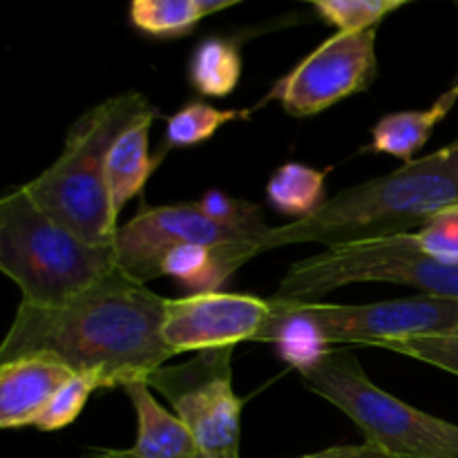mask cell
<instances>
[{
  "label": "cell",
  "mask_w": 458,
  "mask_h": 458,
  "mask_svg": "<svg viewBox=\"0 0 458 458\" xmlns=\"http://www.w3.org/2000/svg\"><path fill=\"white\" fill-rule=\"evenodd\" d=\"M454 206H458V139L394 173L344 188L309 219L271 228L250 246V259L291 244L316 242L329 249L369 237L411 233Z\"/></svg>",
  "instance_id": "2"
},
{
  "label": "cell",
  "mask_w": 458,
  "mask_h": 458,
  "mask_svg": "<svg viewBox=\"0 0 458 458\" xmlns=\"http://www.w3.org/2000/svg\"><path fill=\"white\" fill-rule=\"evenodd\" d=\"M253 244L242 233L213 222L195 201L170 206H141L114 237L116 271L139 284L159 277L161 259L177 246H228ZM250 255V246H249Z\"/></svg>",
  "instance_id": "11"
},
{
  "label": "cell",
  "mask_w": 458,
  "mask_h": 458,
  "mask_svg": "<svg viewBox=\"0 0 458 458\" xmlns=\"http://www.w3.org/2000/svg\"><path fill=\"white\" fill-rule=\"evenodd\" d=\"M159 116L157 107H150L141 116L132 121L119 139L114 141L107 159V188H110V201L114 215L119 217L130 199L141 195L148 179L152 177L161 165L165 150L150 155V128L152 121Z\"/></svg>",
  "instance_id": "14"
},
{
  "label": "cell",
  "mask_w": 458,
  "mask_h": 458,
  "mask_svg": "<svg viewBox=\"0 0 458 458\" xmlns=\"http://www.w3.org/2000/svg\"><path fill=\"white\" fill-rule=\"evenodd\" d=\"M97 389H101V383L94 376L74 374L54 394V398L47 403L43 414L36 419V423L31 428L40 429V432H58V429H65L67 425H72L79 419L81 411L85 410V403L89 401V396Z\"/></svg>",
  "instance_id": "22"
},
{
  "label": "cell",
  "mask_w": 458,
  "mask_h": 458,
  "mask_svg": "<svg viewBox=\"0 0 458 458\" xmlns=\"http://www.w3.org/2000/svg\"><path fill=\"white\" fill-rule=\"evenodd\" d=\"M376 30L335 31L286 72L264 101H280L286 114L313 116L334 103L365 92L378 76Z\"/></svg>",
  "instance_id": "9"
},
{
  "label": "cell",
  "mask_w": 458,
  "mask_h": 458,
  "mask_svg": "<svg viewBox=\"0 0 458 458\" xmlns=\"http://www.w3.org/2000/svg\"><path fill=\"white\" fill-rule=\"evenodd\" d=\"M83 458H125L121 450H112V447H88L83 452Z\"/></svg>",
  "instance_id": "26"
},
{
  "label": "cell",
  "mask_w": 458,
  "mask_h": 458,
  "mask_svg": "<svg viewBox=\"0 0 458 458\" xmlns=\"http://www.w3.org/2000/svg\"><path fill=\"white\" fill-rule=\"evenodd\" d=\"M233 349L201 352L179 367H159L146 378L164 394L191 429L201 458H240L246 401L233 389Z\"/></svg>",
  "instance_id": "8"
},
{
  "label": "cell",
  "mask_w": 458,
  "mask_h": 458,
  "mask_svg": "<svg viewBox=\"0 0 458 458\" xmlns=\"http://www.w3.org/2000/svg\"><path fill=\"white\" fill-rule=\"evenodd\" d=\"M410 4V0H316L313 12L338 31L356 34V31L376 30L389 13Z\"/></svg>",
  "instance_id": "21"
},
{
  "label": "cell",
  "mask_w": 458,
  "mask_h": 458,
  "mask_svg": "<svg viewBox=\"0 0 458 458\" xmlns=\"http://www.w3.org/2000/svg\"><path fill=\"white\" fill-rule=\"evenodd\" d=\"M298 371L309 392L338 407L387 458H458V425L380 389L349 352H322Z\"/></svg>",
  "instance_id": "5"
},
{
  "label": "cell",
  "mask_w": 458,
  "mask_h": 458,
  "mask_svg": "<svg viewBox=\"0 0 458 458\" xmlns=\"http://www.w3.org/2000/svg\"><path fill=\"white\" fill-rule=\"evenodd\" d=\"M165 300L116 271L58 307L21 302L0 362L49 356L74 374L94 376L101 387L146 380L174 358L161 335Z\"/></svg>",
  "instance_id": "1"
},
{
  "label": "cell",
  "mask_w": 458,
  "mask_h": 458,
  "mask_svg": "<svg viewBox=\"0 0 458 458\" xmlns=\"http://www.w3.org/2000/svg\"><path fill=\"white\" fill-rule=\"evenodd\" d=\"M242 45L233 36H206L188 61V83L201 97L226 98L242 79Z\"/></svg>",
  "instance_id": "17"
},
{
  "label": "cell",
  "mask_w": 458,
  "mask_h": 458,
  "mask_svg": "<svg viewBox=\"0 0 458 458\" xmlns=\"http://www.w3.org/2000/svg\"><path fill=\"white\" fill-rule=\"evenodd\" d=\"M276 316L273 298L210 291L165 300L161 335L173 356L235 349L242 343H262Z\"/></svg>",
  "instance_id": "10"
},
{
  "label": "cell",
  "mask_w": 458,
  "mask_h": 458,
  "mask_svg": "<svg viewBox=\"0 0 458 458\" xmlns=\"http://www.w3.org/2000/svg\"><path fill=\"white\" fill-rule=\"evenodd\" d=\"M150 107L141 92H121L85 110L67 130L58 159L25 183L31 199L89 244H114L119 217L110 201L107 159L119 134Z\"/></svg>",
  "instance_id": "3"
},
{
  "label": "cell",
  "mask_w": 458,
  "mask_h": 458,
  "mask_svg": "<svg viewBox=\"0 0 458 458\" xmlns=\"http://www.w3.org/2000/svg\"><path fill=\"white\" fill-rule=\"evenodd\" d=\"M0 268L21 289V302L58 307L116 273L114 244L85 242L21 186L0 199Z\"/></svg>",
  "instance_id": "4"
},
{
  "label": "cell",
  "mask_w": 458,
  "mask_h": 458,
  "mask_svg": "<svg viewBox=\"0 0 458 458\" xmlns=\"http://www.w3.org/2000/svg\"><path fill=\"white\" fill-rule=\"evenodd\" d=\"M331 168L316 170L300 161H286L271 174L267 183V199L277 213L302 222L316 215L329 201L327 177Z\"/></svg>",
  "instance_id": "18"
},
{
  "label": "cell",
  "mask_w": 458,
  "mask_h": 458,
  "mask_svg": "<svg viewBox=\"0 0 458 458\" xmlns=\"http://www.w3.org/2000/svg\"><path fill=\"white\" fill-rule=\"evenodd\" d=\"M298 458H387L380 450H376L369 443H360V445H334L327 447L322 452H313V454H304Z\"/></svg>",
  "instance_id": "25"
},
{
  "label": "cell",
  "mask_w": 458,
  "mask_h": 458,
  "mask_svg": "<svg viewBox=\"0 0 458 458\" xmlns=\"http://www.w3.org/2000/svg\"><path fill=\"white\" fill-rule=\"evenodd\" d=\"M195 204L199 206V210L206 217L222 224V226L231 228V231L242 233V235H246L249 240H253V244L258 240H262V237L271 231V226L264 222L262 206L253 204V201L249 199L226 195V192L219 191V188L206 191Z\"/></svg>",
  "instance_id": "20"
},
{
  "label": "cell",
  "mask_w": 458,
  "mask_h": 458,
  "mask_svg": "<svg viewBox=\"0 0 458 458\" xmlns=\"http://www.w3.org/2000/svg\"><path fill=\"white\" fill-rule=\"evenodd\" d=\"M456 101L458 85L454 83L425 110H403L385 114L371 125V141L369 146L362 148V152L392 155L401 159L403 165L411 164L416 152L423 150L437 125L450 114Z\"/></svg>",
  "instance_id": "15"
},
{
  "label": "cell",
  "mask_w": 458,
  "mask_h": 458,
  "mask_svg": "<svg viewBox=\"0 0 458 458\" xmlns=\"http://www.w3.org/2000/svg\"><path fill=\"white\" fill-rule=\"evenodd\" d=\"M276 300V298H273ZM277 316L262 343H282L307 335L313 343H380L414 335H458V300L414 295L374 304L284 302L276 300Z\"/></svg>",
  "instance_id": "7"
},
{
  "label": "cell",
  "mask_w": 458,
  "mask_h": 458,
  "mask_svg": "<svg viewBox=\"0 0 458 458\" xmlns=\"http://www.w3.org/2000/svg\"><path fill=\"white\" fill-rule=\"evenodd\" d=\"M416 240L438 262L458 264V206L434 215L416 231Z\"/></svg>",
  "instance_id": "24"
},
{
  "label": "cell",
  "mask_w": 458,
  "mask_h": 458,
  "mask_svg": "<svg viewBox=\"0 0 458 458\" xmlns=\"http://www.w3.org/2000/svg\"><path fill=\"white\" fill-rule=\"evenodd\" d=\"M378 347L458 376V335H414V338L380 343Z\"/></svg>",
  "instance_id": "23"
},
{
  "label": "cell",
  "mask_w": 458,
  "mask_h": 458,
  "mask_svg": "<svg viewBox=\"0 0 458 458\" xmlns=\"http://www.w3.org/2000/svg\"><path fill=\"white\" fill-rule=\"evenodd\" d=\"M233 4L237 0H134L130 22L148 38L173 40L188 36L204 18Z\"/></svg>",
  "instance_id": "16"
},
{
  "label": "cell",
  "mask_w": 458,
  "mask_h": 458,
  "mask_svg": "<svg viewBox=\"0 0 458 458\" xmlns=\"http://www.w3.org/2000/svg\"><path fill=\"white\" fill-rule=\"evenodd\" d=\"M253 116L250 107H215L206 101H188L179 107L174 114L165 119V139L164 150L173 148H192L201 146L215 137V132L233 121H249Z\"/></svg>",
  "instance_id": "19"
},
{
  "label": "cell",
  "mask_w": 458,
  "mask_h": 458,
  "mask_svg": "<svg viewBox=\"0 0 458 458\" xmlns=\"http://www.w3.org/2000/svg\"><path fill=\"white\" fill-rule=\"evenodd\" d=\"M72 376L74 371L70 367L49 356L0 362V428H31Z\"/></svg>",
  "instance_id": "12"
},
{
  "label": "cell",
  "mask_w": 458,
  "mask_h": 458,
  "mask_svg": "<svg viewBox=\"0 0 458 458\" xmlns=\"http://www.w3.org/2000/svg\"><path fill=\"white\" fill-rule=\"evenodd\" d=\"M123 389L137 414V441L121 450L125 458H201L191 429L159 405L146 380H132Z\"/></svg>",
  "instance_id": "13"
},
{
  "label": "cell",
  "mask_w": 458,
  "mask_h": 458,
  "mask_svg": "<svg viewBox=\"0 0 458 458\" xmlns=\"http://www.w3.org/2000/svg\"><path fill=\"white\" fill-rule=\"evenodd\" d=\"M365 282L416 286L428 295L458 300V264L438 262L425 253L416 233L335 244L293 262L277 286L276 300L307 302Z\"/></svg>",
  "instance_id": "6"
},
{
  "label": "cell",
  "mask_w": 458,
  "mask_h": 458,
  "mask_svg": "<svg viewBox=\"0 0 458 458\" xmlns=\"http://www.w3.org/2000/svg\"><path fill=\"white\" fill-rule=\"evenodd\" d=\"M456 85H458V79H456Z\"/></svg>",
  "instance_id": "27"
}]
</instances>
